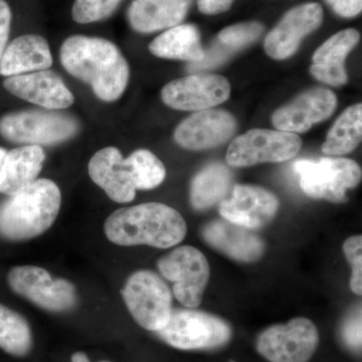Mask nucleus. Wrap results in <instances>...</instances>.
Segmentation results:
<instances>
[{
  "label": "nucleus",
  "mask_w": 362,
  "mask_h": 362,
  "mask_svg": "<svg viewBox=\"0 0 362 362\" xmlns=\"http://www.w3.org/2000/svg\"><path fill=\"white\" fill-rule=\"evenodd\" d=\"M278 209L279 199L269 190L239 185L221 202L220 214L226 221L254 230L268 225Z\"/></svg>",
  "instance_id": "obj_13"
},
{
  "label": "nucleus",
  "mask_w": 362,
  "mask_h": 362,
  "mask_svg": "<svg viewBox=\"0 0 362 362\" xmlns=\"http://www.w3.org/2000/svg\"><path fill=\"white\" fill-rule=\"evenodd\" d=\"M342 337L349 347L361 349V309L359 307L344 322Z\"/></svg>",
  "instance_id": "obj_32"
},
{
  "label": "nucleus",
  "mask_w": 362,
  "mask_h": 362,
  "mask_svg": "<svg viewBox=\"0 0 362 362\" xmlns=\"http://www.w3.org/2000/svg\"><path fill=\"white\" fill-rule=\"evenodd\" d=\"M32 345V331L25 319L0 304V349L11 356H23Z\"/></svg>",
  "instance_id": "obj_28"
},
{
  "label": "nucleus",
  "mask_w": 362,
  "mask_h": 362,
  "mask_svg": "<svg viewBox=\"0 0 362 362\" xmlns=\"http://www.w3.org/2000/svg\"><path fill=\"white\" fill-rule=\"evenodd\" d=\"M192 0H133L127 18L131 28L140 33H152L180 25Z\"/></svg>",
  "instance_id": "obj_22"
},
{
  "label": "nucleus",
  "mask_w": 362,
  "mask_h": 362,
  "mask_svg": "<svg viewBox=\"0 0 362 362\" xmlns=\"http://www.w3.org/2000/svg\"><path fill=\"white\" fill-rule=\"evenodd\" d=\"M235 127V118L228 112L207 109L183 120L175 129V139L188 150L214 148L228 141Z\"/></svg>",
  "instance_id": "obj_17"
},
{
  "label": "nucleus",
  "mask_w": 362,
  "mask_h": 362,
  "mask_svg": "<svg viewBox=\"0 0 362 362\" xmlns=\"http://www.w3.org/2000/svg\"><path fill=\"white\" fill-rule=\"evenodd\" d=\"M11 20H13V13H11V7L6 0H0V62L8 42Z\"/></svg>",
  "instance_id": "obj_33"
},
{
  "label": "nucleus",
  "mask_w": 362,
  "mask_h": 362,
  "mask_svg": "<svg viewBox=\"0 0 362 362\" xmlns=\"http://www.w3.org/2000/svg\"><path fill=\"white\" fill-rule=\"evenodd\" d=\"M121 293L131 315L141 327L156 332L165 327L173 312V295L157 274L135 272Z\"/></svg>",
  "instance_id": "obj_7"
},
{
  "label": "nucleus",
  "mask_w": 362,
  "mask_h": 362,
  "mask_svg": "<svg viewBox=\"0 0 362 362\" xmlns=\"http://www.w3.org/2000/svg\"><path fill=\"white\" fill-rule=\"evenodd\" d=\"M7 281L13 292L45 310H70L77 303L73 284L64 279L54 280L40 267H16L9 272Z\"/></svg>",
  "instance_id": "obj_11"
},
{
  "label": "nucleus",
  "mask_w": 362,
  "mask_h": 362,
  "mask_svg": "<svg viewBox=\"0 0 362 362\" xmlns=\"http://www.w3.org/2000/svg\"><path fill=\"white\" fill-rule=\"evenodd\" d=\"M104 230L109 240L119 246L168 249L185 239L187 225L173 207L147 202L117 209L105 221Z\"/></svg>",
  "instance_id": "obj_2"
},
{
  "label": "nucleus",
  "mask_w": 362,
  "mask_h": 362,
  "mask_svg": "<svg viewBox=\"0 0 362 362\" xmlns=\"http://www.w3.org/2000/svg\"><path fill=\"white\" fill-rule=\"evenodd\" d=\"M122 0H76L71 8V18L77 23H97L109 18Z\"/></svg>",
  "instance_id": "obj_30"
},
{
  "label": "nucleus",
  "mask_w": 362,
  "mask_h": 362,
  "mask_svg": "<svg viewBox=\"0 0 362 362\" xmlns=\"http://www.w3.org/2000/svg\"><path fill=\"white\" fill-rule=\"evenodd\" d=\"M90 180L113 202L126 204L135 199L136 187L129 166L120 150L109 146L93 156L88 166Z\"/></svg>",
  "instance_id": "obj_18"
},
{
  "label": "nucleus",
  "mask_w": 362,
  "mask_h": 362,
  "mask_svg": "<svg viewBox=\"0 0 362 362\" xmlns=\"http://www.w3.org/2000/svg\"><path fill=\"white\" fill-rule=\"evenodd\" d=\"M263 32V25L256 21L237 23L223 28L209 47V51L204 52V59L197 63H192L190 70H204L220 65L233 52L256 42Z\"/></svg>",
  "instance_id": "obj_24"
},
{
  "label": "nucleus",
  "mask_w": 362,
  "mask_h": 362,
  "mask_svg": "<svg viewBox=\"0 0 362 362\" xmlns=\"http://www.w3.org/2000/svg\"><path fill=\"white\" fill-rule=\"evenodd\" d=\"M148 49L157 58L182 59L190 63L201 62L204 57L199 30L192 25L168 28L150 42Z\"/></svg>",
  "instance_id": "obj_25"
},
{
  "label": "nucleus",
  "mask_w": 362,
  "mask_h": 362,
  "mask_svg": "<svg viewBox=\"0 0 362 362\" xmlns=\"http://www.w3.org/2000/svg\"><path fill=\"white\" fill-rule=\"evenodd\" d=\"M334 93L323 88L309 90L295 98L272 116V122L278 130L303 133L314 124L322 122L337 109Z\"/></svg>",
  "instance_id": "obj_16"
},
{
  "label": "nucleus",
  "mask_w": 362,
  "mask_h": 362,
  "mask_svg": "<svg viewBox=\"0 0 362 362\" xmlns=\"http://www.w3.org/2000/svg\"><path fill=\"white\" fill-rule=\"evenodd\" d=\"M202 235L206 244L216 251L243 263L257 262L265 252V244L258 235L226 220L207 223Z\"/></svg>",
  "instance_id": "obj_19"
},
{
  "label": "nucleus",
  "mask_w": 362,
  "mask_h": 362,
  "mask_svg": "<svg viewBox=\"0 0 362 362\" xmlns=\"http://www.w3.org/2000/svg\"><path fill=\"white\" fill-rule=\"evenodd\" d=\"M358 42L359 33L354 28H347L332 35L314 52L311 75L328 85L346 84L349 77L344 61Z\"/></svg>",
  "instance_id": "obj_20"
},
{
  "label": "nucleus",
  "mask_w": 362,
  "mask_h": 362,
  "mask_svg": "<svg viewBox=\"0 0 362 362\" xmlns=\"http://www.w3.org/2000/svg\"><path fill=\"white\" fill-rule=\"evenodd\" d=\"M71 362H90L88 359V356H86L83 352H77L71 356ZM101 362H109V361H101Z\"/></svg>",
  "instance_id": "obj_36"
},
{
  "label": "nucleus",
  "mask_w": 362,
  "mask_h": 362,
  "mask_svg": "<svg viewBox=\"0 0 362 362\" xmlns=\"http://www.w3.org/2000/svg\"><path fill=\"white\" fill-rule=\"evenodd\" d=\"M59 54L65 70L90 85L102 101H116L125 92L129 83V65L119 47L110 40L71 35L62 45Z\"/></svg>",
  "instance_id": "obj_1"
},
{
  "label": "nucleus",
  "mask_w": 362,
  "mask_h": 362,
  "mask_svg": "<svg viewBox=\"0 0 362 362\" xmlns=\"http://www.w3.org/2000/svg\"><path fill=\"white\" fill-rule=\"evenodd\" d=\"M230 85L223 76L192 75L164 86L162 101L175 110L202 111L223 103L230 98Z\"/></svg>",
  "instance_id": "obj_12"
},
{
  "label": "nucleus",
  "mask_w": 362,
  "mask_h": 362,
  "mask_svg": "<svg viewBox=\"0 0 362 362\" xmlns=\"http://www.w3.org/2000/svg\"><path fill=\"white\" fill-rule=\"evenodd\" d=\"M305 194L331 202H346V192L358 185L361 169L347 158L300 159L294 163Z\"/></svg>",
  "instance_id": "obj_5"
},
{
  "label": "nucleus",
  "mask_w": 362,
  "mask_h": 362,
  "mask_svg": "<svg viewBox=\"0 0 362 362\" xmlns=\"http://www.w3.org/2000/svg\"><path fill=\"white\" fill-rule=\"evenodd\" d=\"M52 54L49 42L39 35H23L7 45L1 62L0 75L4 77L49 70Z\"/></svg>",
  "instance_id": "obj_21"
},
{
  "label": "nucleus",
  "mask_w": 362,
  "mask_h": 362,
  "mask_svg": "<svg viewBox=\"0 0 362 362\" xmlns=\"http://www.w3.org/2000/svg\"><path fill=\"white\" fill-rule=\"evenodd\" d=\"M230 362H235V361H230Z\"/></svg>",
  "instance_id": "obj_38"
},
{
  "label": "nucleus",
  "mask_w": 362,
  "mask_h": 362,
  "mask_svg": "<svg viewBox=\"0 0 362 362\" xmlns=\"http://www.w3.org/2000/svg\"><path fill=\"white\" fill-rule=\"evenodd\" d=\"M335 13L342 18H354L361 13L362 0H325Z\"/></svg>",
  "instance_id": "obj_34"
},
{
  "label": "nucleus",
  "mask_w": 362,
  "mask_h": 362,
  "mask_svg": "<svg viewBox=\"0 0 362 362\" xmlns=\"http://www.w3.org/2000/svg\"><path fill=\"white\" fill-rule=\"evenodd\" d=\"M301 147V138L295 133L252 129L238 136L230 143L226 152V162L233 168L284 162L294 158Z\"/></svg>",
  "instance_id": "obj_9"
},
{
  "label": "nucleus",
  "mask_w": 362,
  "mask_h": 362,
  "mask_svg": "<svg viewBox=\"0 0 362 362\" xmlns=\"http://www.w3.org/2000/svg\"><path fill=\"white\" fill-rule=\"evenodd\" d=\"M233 175L223 164L211 163L202 168L192 180L190 202L197 211H204L226 199L232 187Z\"/></svg>",
  "instance_id": "obj_26"
},
{
  "label": "nucleus",
  "mask_w": 362,
  "mask_h": 362,
  "mask_svg": "<svg viewBox=\"0 0 362 362\" xmlns=\"http://www.w3.org/2000/svg\"><path fill=\"white\" fill-rule=\"evenodd\" d=\"M157 333L170 346L181 350L218 349L232 337L225 320L192 309H173L165 327Z\"/></svg>",
  "instance_id": "obj_6"
},
{
  "label": "nucleus",
  "mask_w": 362,
  "mask_h": 362,
  "mask_svg": "<svg viewBox=\"0 0 362 362\" xmlns=\"http://www.w3.org/2000/svg\"><path fill=\"white\" fill-rule=\"evenodd\" d=\"M318 344L315 324L299 317L264 330L257 340V349L270 362H307L315 354Z\"/></svg>",
  "instance_id": "obj_10"
},
{
  "label": "nucleus",
  "mask_w": 362,
  "mask_h": 362,
  "mask_svg": "<svg viewBox=\"0 0 362 362\" xmlns=\"http://www.w3.org/2000/svg\"><path fill=\"white\" fill-rule=\"evenodd\" d=\"M45 153L37 145H23L7 152L0 169V192L13 197L37 180Z\"/></svg>",
  "instance_id": "obj_23"
},
{
  "label": "nucleus",
  "mask_w": 362,
  "mask_h": 362,
  "mask_svg": "<svg viewBox=\"0 0 362 362\" xmlns=\"http://www.w3.org/2000/svg\"><path fill=\"white\" fill-rule=\"evenodd\" d=\"M78 123L69 114L54 110H28L0 118V134L7 141L25 145H52L77 134Z\"/></svg>",
  "instance_id": "obj_4"
},
{
  "label": "nucleus",
  "mask_w": 362,
  "mask_h": 362,
  "mask_svg": "<svg viewBox=\"0 0 362 362\" xmlns=\"http://www.w3.org/2000/svg\"><path fill=\"white\" fill-rule=\"evenodd\" d=\"M62 204L58 185L40 178L0 206V235L25 240L47 232L57 220Z\"/></svg>",
  "instance_id": "obj_3"
},
{
  "label": "nucleus",
  "mask_w": 362,
  "mask_h": 362,
  "mask_svg": "<svg viewBox=\"0 0 362 362\" xmlns=\"http://www.w3.org/2000/svg\"><path fill=\"white\" fill-rule=\"evenodd\" d=\"M343 252L352 268L350 288L356 295L362 294V237L354 235L345 240Z\"/></svg>",
  "instance_id": "obj_31"
},
{
  "label": "nucleus",
  "mask_w": 362,
  "mask_h": 362,
  "mask_svg": "<svg viewBox=\"0 0 362 362\" xmlns=\"http://www.w3.org/2000/svg\"><path fill=\"white\" fill-rule=\"evenodd\" d=\"M7 151L6 149L0 147V169H1L2 162H4V157H6Z\"/></svg>",
  "instance_id": "obj_37"
},
{
  "label": "nucleus",
  "mask_w": 362,
  "mask_h": 362,
  "mask_svg": "<svg viewBox=\"0 0 362 362\" xmlns=\"http://www.w3.org/2000/svg\"><path fill=\"white\" fill-rule=\"evenodd\" d=\"M361 138L362 105L356 104L337 119L322 145V151L328 156L350 153L358 146Z\"/></svg>",
  "instance_id": "obj_27"
},
{
  "label": "nucleus",
  "mask_w": 362,
  "mask_h": 362,
  "mask_svg": "<svg viewBox=\"0 0 362 362\" xmlns=\"http://www.w3.org/2000/svg\"><path fill=\"white\" fill-rule=\"evenodd\" d=\"M164 278L173 282V294L187 308L201 305L204 290L211 276L209 261L194 247H176L157 263Z\"/></svg>",
  "instance_id": "obj_8"
},
{
  "label": "nucleus",
  "mask_w": 362,
  "mask_h": 362,
  "mask_svg": "<svg viewBox=\"0 0 362 362\" xmlns=\"http://www.w3.org/2000/svg\"><path fill=\"white\" fill-rule=\"evenodd\" d=\"M235 0H197L199 11L207 16L226 13Z\"/></svg>",
  "instance_id": "obj_35"
},
{
  "label": "nucleus",
  "mask_w": 362,
  "mask_h": 362,
  "mask_svg": "<svg viewBox=\"0 0 362 362\" xmlns=\"http://www.w3.org/2000/svg\"><path fill=\"white\" fill-rule=\"evenodd\" d=\"M323 16L318 4H302L288 11L266 37L264 47L268 56L275 59L291 57L301 40L321 25Z\"/></svg>",
  "instance_id": "obj_14"
},
{
  "label": "nucleus",
  "mask_w": 362,
  "mask_h": 362,
  "mask_svg": "<svg viewBox=\"0 0 362 362\" xmlns=\"http://www.w3.org/2000/svg\"><path fill=\"white\" fill-rule=\"evenodd\" d=\"M125 161L132 173L136 189H152L159 187L165 180L166 170L163 163L149 150H136L125 158Z\"/></svg>",
  "instance_id": "obj_29"
},
{
  "label": "nucleus",
  "mask_w": 362,
  "mask_h": 362,
  "mask_svg": "<svg viewBox=\"0 0 362 362\" xmlns=\"http://www.w3.org/2000/svg\"><path fill=\"white\" fill-rule=\"evenodd\" d=\"M4 87L13 96L42 107L45 110H65L75 102L73 93L54 71L13 76L4 81Z\"/></svg>",
  "instance_id": "obj_15"
}]
</instances>
